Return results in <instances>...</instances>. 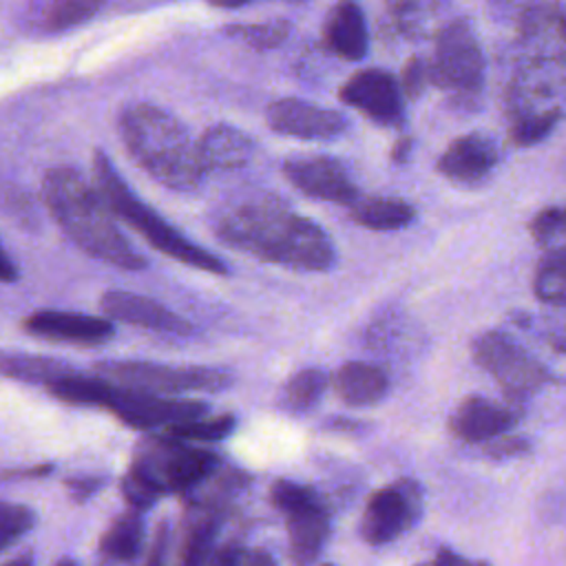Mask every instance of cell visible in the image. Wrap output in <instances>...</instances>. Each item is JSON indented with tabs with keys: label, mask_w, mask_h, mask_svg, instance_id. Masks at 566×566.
<instances>
[{
	"label": "cell",
	"mask_w": 566,
	"mask_h": 566,
	"mask_svg": "<svg viewBox=\"0 0 566 566\" xmlns=\"http://www.w3.org/2000/svg\"><path fill=\"white\" fill-rule=\"evenodd\" d=\"M214 232L226 245L290 270L327 272L336 265L329 234L270 195L226 208L214 221Z\"/></svg>",
	"instance_id": "6da1fadb"
},
{
	"label": "cell",
	"mask_w": 566,
	"mask_h": 566,
	"mask_svg": "<svg viewBox=\"0 0 566 566\" xmlns=\"http://www.w3.org/2000/svg\"><path fill=\"white\" fill-rule=\"evenodd\" d=\"M44 201L57 226L86 254L122 270L146 268V259L117 228L99 190L75 168L57 166L46 172Z\"/></svg>",
	"instance_id": "7a4b0ae2"
},
{
	"label": "cell",
	"mask_w": 566,
	"mask_h": 566,
	"mask_svg": "<svg viewBox=\"0 0 566 566\" xmlns=\"http://www.w3.org/2000/svg\"><path fill=\"white\" fill-rule=\"evenodd\" d=\"M119 135L130 157L166 188L188 192L203 184L197 139L168 111L148 102L130 104L119 115Z\"/></svg>",
	"instance_id": "3957f363"
},
{
	"label": "cell",
	"mask_w": 566,
	"mask_h": 566,
	"mask_svg": "<svg viewBox=\"0 0 566 566\" xmlns=\"http://www.w3.org/2000/svg\"><path fill=\"white\" fill-rule=\"evenodd\" d=\"M221 458L172 436H146L137 442L122 493L130 509L146 511L164 495H186L210 480Z\"/></svg>",
	"instance_id": "277c9868"
},
{
	"label": "cell",
	"mask_w": 566,
	"mask_h": 566,
	"mask_svg": "<svg viewBox=\"0 0 566 566\" xmlns=\"http://www.w3.org/2000/svg\"><path fill=\"white\" fill-rule=\"evenodd\" d=\"M97 190L104 197L106 206L113 214L124 219L133 230H137L155 250L164 252L166 256L188 265L197 268L208 274H226L228 265L214 256L210 250L201 248L199 243L190 241L181 230L170 226L159 212H155L146 201H142L130 186L122 179L108 155L102 150L93 157Z\"/></svg>",
	"instance_id": "5b68a950"
},
{
	"label": "cell",
	"mask_w": 566,
	"mask_h": 566,
	"mask_svg": "<svg viewBox=\"0 0 566 566\" xmlns=\"http://www.w3.org/2000/svg\"><path fill=\"white\" fill-rule=\"evenodd\" d=\"M564 60L517 57L506 86L509 133L517 146L542 142L557 126L564 104Z\"/></svg>",
	"instance_id": "8992f818"
},
{
	"label": "cell",
	"mask_w": 566,
	"mask_h": 566,
	"mask_svg": "<svg viewBox=\"0 0 566 566\" xmlns=\"http://www.w3.org/2000/svg\"><path fill=\"white\" fill-rule=\"evenodd\" d=\"M431 82L438 84L460 108H473L484 88V53L469 20L453 18L436 33L429 60Z\"/></svg>",
	"instance_id": "52a82bcc"
},
{
	"label": "cell",
	"mask_w": 566,
	"mask_h": 566,
	"mask_svg": "<svg viewBox=\"0 0 566 566\" xmlns=\"http://www.w3.org/2000/svg\"><path fill=\"white\" fill-rule=\"evenodd\" d=\"M104 380L155 394L177 398L188 391H223L232 385V376L214 367H177L148 360H104L95 365Z\"/></svg>",
	"instance_id": "ba28073f"
},
{
	"label": "cell",
	"mask_w": 566,
	"mask_h": 566,
	"mask_svg": "<svg viewBox=\"0 0 566 566\" xmlns=\"http://www.w3.org/2000/svg\"><path fill=\"white\" fill-rule=\"evenodd\" d=\"M471 352L473 360L497 380L511 405L524 402L553 380L551 369H546L506 332L489 329L480 334L473 340Z\"/></svg>",
	"instance_id": "9c48e42d"
},
{
	"label": "cell",
	"mask_w": 566,
	"mask_h": 566,
	"mask_svg": "<svg viewBox=\"0 0 566 566\" xmlns=\"http://www.w3.org/2000/svg\"><path fill=\"white\" fill-rule=\"evenodd\" d=\"M422 515V489L411 478L378 489L365 504L360 537L369 546H382L409 531Z\"/></svg>",
	"instance_id": "30bf717a"
},
{
	"label": "cell",
	"mask_w": 566,
	"mask_h": 566,
	"mask_svg": "<svg viewBox=\"0 0 566 566\" xmlns=\"http://www.w3.org/2000/svg\"><path fill=\"white\" fill-rule=\"evenodd\" d=\"M102 407L133 429H155V427L166 429L170 424L201 418L208 413V405L201 400L155 396V394L119 387L113 382H108Z\"/></svg>",
	"instance_id": "8fae6325"
},
{
	"label": "cell",
	"mask_w": 566,
	"mask_h": 566,
	"mask_svg": "<svg viewBox=\"0 0 566 566\" xmlns=\"http://www.w3.org/2000/svg\"><path fill=\"white\" fill-rule=\"evenodd\" d=\"M340 102L356 108L380 126H400L405 119L402 91L398 80L382 69L354 73L338 91Z\"/></svg>",
	"instance_id": "7c38bea8"
},
{
	"label": "cell",
	"mask_w": 566,
	"mask_h": 566,
	"mask_svg": "<svg viewBox=\"0 0 566 566\" xmlns=\"http://www.w3.org/2000/svg\"><path fill=\"white\" fill-rule=\"evenodd\" d=\"M283 175L312 199L340 206H352L358 199V188L345 164L327 155L292 157L283 164Z\"/></svg>",
	"instance_id": "4fadbf2b"
},
{
	"label": "cell",
	"mask_w": 566,
	"mask_h": 566,
	"mask_svg": "<svg viewBox=\"0 0 566 566\" xmlns=\"http://www.w3.org/2000/svg\"><path fill=\"white\" fill-rule=\"evenodd\" d=\"M265 119L279 135L310 142H329L347 130V119L338 111L296 97H281L272 102L265 111Z\"/></svg>",
	"instance_id": "5bb4252c"
},
{
	"label": "cell",
	"mask_w": 566,
	"mask_h": 566,
	"mask_svg": "<svg viewBox=\"0 0 566 566\" xmlns=\"http://www.w3.org/2000/svg\"><path fill=\"white\" fill-rule=\"evenodd\" d=\"M500 161V146L491 135L467 133L453 139L438 159V172L453 184H480Z\"/></svg>",
	"instance_id": "9a60e30c"
},
{
	"label": "cell",
	"mask_w": 566,
	"mask_h": 566,
	"mask_svg": "<svg viewBox=\"0 0 566 566\" xmlns=\"http://www.w3.org/2000/svg\"><path fill=\"white\" fill-rule=\"evenodd\" d=\"M520 418L515 405H502L486 396H467L449 418L451 433L462 442H489L504 436Z\"/></svg>",
	"instance_id": "2e32d148"
},
{
	"label": "cell",
	"mask_w": 566,
	"mask_h": 566,
	"mask_svg": "<svg viewBox=\"0 0 566 566\" xmlns=\"http://www.w3.org/2000/svg\"><path fill=\"white\" fill-rule=\"evenodd\" d=\"M102 310L108 321H122L135 327L166 332V334H192V325L168 310L166 305L157 303L150 296L133 294L126 290H111L102 296Z\"/></svg>",
	"instance_id": "e0dca14e"
},
{
	"label": "cell",
	"mask_w": 566,
	"mask_h": 566,
	"mask_svg": "<svg viewBox=\"0 0 566 566\" xmlns=\"http://www.w3.org/2000/svg\"><path fill=\"white\" fill-rule=\"evenodd\" d=\"M24 329L46 340H62L75 345H99L113 336V323L102 316L40 310L24 321Z\"/></svg>",
	"instance_id": "ac0fdd59"
},
{
	"label": "cell",
	"mask_w": 566,
	"mask_h": 566,
	"mask_svg": "<svg viewBox=\"0 0 566 566\" xmlns=\"http://www.w3.org/2000/svg\"><path fill=\"white\" fill-rule=\"evenodd\" d=\"M287 517V539H290V559L294 566H312L329 535L332 515L321 497L292 511Z\"/></svg>",
	"instance_id": "d6986e66"
},
{
	"label": "cell",
	"mask_w": 566,
	"mask_h": 566,
	"mask_svg": "<svg viewBox=\"0 0 566 566\" xmlns=\"http://www.w3.org/2000/svg\"><path fill=\"white\" fill-rule=\"evenodd\" d=\"M223 517L226 513L221 497L195 502V509L188 515L175 566H208Z\"/></svg>",
	"instance_id": "ffe728a7"
},
{
	"label": "cell",
	"mask_w": 566,
	"mask_h": 566,
	"mask_svg": "<svg viewBox=\"0 0 566 566\" xmlns=\"http://www.w3.org/2000/svg\"><path fill=\"white\" fill-rule=\"evenodd\" d=\"M252 150V139L230 124H214L197 139V153L206 177L210 172H228L245 166Z\"/></svg>",
	"instance_id": "44dd1931"
},
{
	"label": "cell",
	"mask_w": 566,
	"mask_h": 566,
	"mask_svg": "<svg viewBox=\"0 0 566 566\" xmlns=\"http://www.w3.org/2000/svg\"><path fill=\"white\" fill-rule=\"evenodd\" d=\"M325 44L343 60L358 62L367 55L369 31L363 11L354 2L336 4L325 20Z\"/></svg>",
	"instance_id": "7402d4cb"
},
{
	"label": "cell",
	"mask_w": 566,
	"mask_h": 566,
	"mask_svg": "<svg viewBox=\"0 0 566 566\" xmlns=\"http://www.w3.org/2000/svg\"><path fill=\"white\" fill-rule=\"evenodd\" d=\"M334 391L349 407H371L387 396L389 378L378 365L349 360L334 374Z\"/></svg>",
	"instance_id": "603a6c76"
},
{
	"label": "cell",
	"mask_w": 566,
	"mask_h": 566,
	"mask_svg": "<svg viewBox=\"0 0 566 566\" xmlns=\"http://www.w3.org/2000/svg\"><path fill=\"white\" fill-rule=\"evenodd\" d=\"M104 0H27L24 22L42 33L77 27L93 18Z\"/></svg>",
	"instance_id": "cb8c5ba5"
},
{
	"label": "cell",
	"mask_w": 566,
	"mask_h": 566,
	"mask_svg": "<svg viewBox=\"0 0 566 566\" xmlns=\"http://www.w3.org/2000/svg\"><path fill=\"white\" fill-rule=\"evenodd\" d=\"M349 217L354 223L376 230V232H389L400 230L413 223L416 210L409 201L398 197H360L349 206Z\"/></svg>",
	"instance_id": "d4e9b609"
},
{
	"label": "cell",
	"mask_w": 566,
	"mask_h": 566,
	"mask_svg": "<svg viewBox=\"0 0 566 566\" xmlns=\"http://www.w3.org/2000/svg\"><path fill=\"white\" fill-rule=\"evenodd\" d=\"M144 546V515L137 509L119 513L99 539V551L113 562H133L139 557Z\"/></svg>",
	"instance_id": "484cf974"
},
{
	"label": "cell",
	"mask_w": 566,
	"mask_h": 566,
	"mask_svg": "<svg viewBox=\"0 0 566 566\" xmlns=\"http://www.w3.org/2000/svg\"><path fill=\"white\" fill-rule=\"evenodd\" d=\"M394 24L409 38H424L442 29L449 0H387Z\"/></svg>",
	"instance_id": "4316f807"
},
{
	"label": "cell",
	"mask_w": 566,
	"mask_h": 566,
	"mask_svg": "<svg viewBox=\"0 0 566 566\" xmlns=\"http://www.w3.org/2000/svg\"><path fill=\"white\" fill-rule=\"evenodd\" d=\"M327 387V376L323 369L307 367L287 378L279 394V407L292 416L310 413L316 402L323 398Z\"/></svg>",
	"instance_id": "83f0119b"
},
{
	"label": "cell",
	"mask_w": 566,
	"mask_h": 566,
	"mask_svg": "<svg viewBox=\"0 0 566 566\" xmlns=\"http://www.w3.org/2000/svg\"><path fill=\"white\" fill-rule=\"evenodd\" d=\"M0 371L22 382L35 385H51L57 378L73 371L71 365L55 358L31 356V354H0Z\"/></svg>",
	"instance_id": "f1b7e54d"
},
{
	"label": "cell",
	"mask_w": 566,
	"mask_h": 566,
	"mask_svg": "<svg viewBox=\"0 0 566 566\" xmlns=\"http://www.w3.org/2000/svg\"><path fill=\"white\" fill-rule=\"evenodd\" d=\"M535 296L548 305L562 307L566 301V252H546L535 281Z\"/></svg>",
	"instance_id": "f546056e"
},
{
	"label": "cell",
	"mask_w": 566,
	"mask_h": 566,
	"mask_svg": "<svg viewBox=\"0 0 566 566\" xmlns=\"http://www.w3.org/2000/svg\"><path fill=\"white\" fill-rule=\"evenodd\" d=\"M203 418V416H201ZM192 418L166 427V436H172L184 442H219L234 431L237 418L232 413H221L214 418Z\"/></svg>",
	"instance_id": "4dcf8cb0"
},
{
	"label": "cell",
	"mask_w": 566,
	"mask_h": 566,
	"mask_svg": "<svg viewBox=\"0 0 566 566\" xmlns=\"http://www.w3.org/2000/svg\"><path fill=\"white\" fill-rule=\"evenodd\" d=\"M292 31V24L285 20H270V22H254V24H228L226 33L245 42L252 49L268 51L281 46Z\"/></svg>",
	"instance_id": "1f68e13d"
},
{
	"label": "cell",
	"mask_w": 566,
	"mask_h": 566,
	"mask_svg": "<svg viewBox=\"0 0 566 566\" xmlns=\"http://www.w3.org/2000/svg\"><path fill=\"white\" fill-rule=\"evenodd\" d=\"M531 234L544 252H564V243H566L564 210L557 206L544 208L539 214L533 217Z\"/></svg>",
	"instance_id": "d6a6232c"
},
{
	"label": "cell",
	"mask_w": 566,
	"mask_h": 566,
	"mask_svg": "<svg viewBox=\"0 0 566 566\" xmlns=\"http://www.w3.org/2000/svg\"><path fill=\"white\" fill-rule=\"evenodd\" d=\"M35 524V513L24 504L0 500V553L29 533Z\"/></svg>",
	"instance_id": "836d02e7"
},
{
	"label": "cell",
	"mask_w": 566,
	"mask_h": 566,
	"mask_svg": "<svg viewBox=\"0 0 566 566\" xmlns=\"http://www.w3.org/2000/svg\"><path fill=\"white\" fill-rule=\"evenodd\" d=\"M316 497H318V493L312 486H305V484L287 480V478H279L270 486V502L274 504V509H279L285 515L314 502Z\"/></svg>",
	"instance_id": "e575fe53"
},
{
	"label": "cell",
	"mask_w": 566,
	"mask_h": 566,
	"mask_svg": "<svg viewBox=\"0 0 566 566\" xmlns=\"http://www.w3.org/2000/svg\"><path fill=\"white\" fill-rule=\"evenodd\" d=\"M537 4L539 0H486L489 15L500 24L513 27H517Z\"/></svg>",
	"instance_id": "d590c367"
},
{
	"label": "cell",
	"mask_w": 566,
	"mask_h": 566,
	"mask_svg": "<svg viewBox=\"0 0 566 566\" xmlns=\"http://www.w3.org/2000/svg\"><path fill=\"white\" fill-rule=\"evenodd\" d=\"M400 91L407 97H418L429 84H431V69H429V60L422 57H411L405 69H402V77H400Z\"/></svg>",
	"instance_id": "8d00e7d4"
},
{
	"label": "cell",
	"mask_w": 566,
	"mask_h": 566,
	"mask_svg": "<svg viewBox=\"0 0 566 566\" xmlns=\"http://www.w3.org/2000/svg\"><path fill=\"white\" fill-rule=\"evenodd\" d=\"M531 449V440L524 436H497L484 442V453L491 458H513Z\"/></svg>",
	"instance_id": "74e56055"
},
{
	"label": "cell",
	"mask_w": 566,
	"mask_h": 566,
	"mask_svg": "<svg viewBox=\"0 0 566 566\" xmlns=\"http://www.w3.org/2000/svg\"><path fill=\"white\" fill-rule=\"evenodd\" d=\"M106 475H71L64 484L73 502H86L106 484Z\"/></svg>",
	"instance_id": "f35d334b"
},
{
	"label": "cell",
	"mask_w": 566,
	"mask_h": 566,
	"mask_svg": "<svg viewBox=\"0 0 566 566\" xmlns=\"http://www.w3.org/2000/svg\"><path fill=\"white\" fill-rule=\"evenodd\" d=\"M168 546H170V526H168V522H161L155 531V537L148 548L144 566H166Z\"/></svg>",
	"instance_id": "ab89813d"
},
{
	"label": "cell",
	"mask_w": 566,
	"mask_h": 566,
	"mask_svg": "<svg viewBox=\"0 0 566 566\" xmlns=\"http://www.w3.org/2000/svg\"><path fill=\"white\" fill-rule=\"evenodd\" d=\"M243 548L237 542H226L221 548H214L208 566H241Z\"/></svg>",
	"instance_id": "60d3db41"
},
{
	"label": "cell",
	"mask_w": 566,
	"mask_h": 566,
	"mask_svg": "<svg viewBox=\"0 0 566 566\" xmlns=\"http://www.w3.org/2000/svg\"><path fill=\"white\" fill-rule=\"evenodd\" d=\"M427 566H491L489 562L482 559H469L464 555L453 553L451 548H438L433 559Z\"/></svg>",
	"instance_id": "b9f144b4"
},
{
	"label": "cell",
	"mask_w": 566,
	"mask_h": 566,
	"mask_svg": "<svg viewBox=\"0 0 566 566\" xmlns=\"http://www.w3.org/2000/svg\"><path fill=\"white\" fill-rule=\"evenodd\" d=\"M53 464H38V467H29V469H13V471H4L2 480H33V478H44L49 473H53Z\"/></svg>",
	"instance_id": "7bdbcfd3"
},
{
	"label": "cell",
	"mask_w": 566,
	"mask_h": 566,
	"mask_svg": "<svg viewBox=\"0 0 566 566\" xmlns=\"http://www.w3.org/2000/svg\"><path fill=\"white\" fill-rule=\"evenodd\" d=\"M241 566H279L274 555L265 548H250V551H243V557H241Z\"/></svg>",
	"instance_id": "ee69618b"
},
{
	"label": "cell",
	"mask_w": 566,
	"mask_h": 566,
	"mask_svg": "<svg viewBox=\"0 0 566 566\" xmlns=\"http://www.w3.org/2000/svg\"><path fill=\"white\" fill-rule=\"evenodd\" d=\"M409 153H411V139L405 135V137H400V139L394 144L391 159H394L396 164H402V161H407Z\"/></svg>",
	"instance_id": "f6af8a7d"
},
{
	"label": "cell",
	"mask_w": 566,
	"mask_h": 566,
	"mask_svg": "<svg viewBox=\"0 0 566 566\" xmlns=\"http://www.w3.org/2000/svg\"><path fill=\"white\" fill-rule=\"evenodd\" d=\"M15 276H18V270H15V265L11 263V259L7 256V252L0 245V281L7 283V281H13Z\"/></svg>",
	"instance_id": "bcb514c9"
},
{
	"label": "cell",
	"mask_w": 566,
	"mask_h": 566,
	"mask_svg": "<svg viewBox=\"0 0 566 566\" xmlns=\"http://www.w3.org/2000/svg\"><path fill=\"white\" fill-rule=\"evenodd\" d=\"M212 7H219V9H239V7H245V4H252L256 0H208ZM287 2H303V0H287Z\"/></svg>",
	"instance_id": "7dc6e473"
},
{
	"label": "cell",
	"mask_w": 566,
	"mask_h": 566,
	"mask_svg": "<svg viewBox=\"0 0 566 566\" xmlns=\"http://www.w3.org/2000/svg\"><path fill=\"white\" fill-rule=\"evenodd\" d=\"M2 566H33V557L29 553H24V555H20V557L2 564Z\"/></svg>",
	"instance_id": "c3c4849f"
},
{
	"label": "cell",
	"mask_w": 566,
	"mask_h": 566,
	"mask_svg": "<svg viewBox=\"0 0 566 566\" xmlns=\"http://www.w3.org/2000/svg\"><path fill=\"white\" fill-rule=\"evenodd\" d=\"M53 566H77V562L75 559H71V557H62L60 562H55Z\"/></svg>",
	"instance_id": "681fc988"
},
{
	"label": "cell",
	"mask_w": 566,
	"mask_h": 566,
	"mask_svg": "<svg viewBox=\"0 0 566 566\" xmlns=\"http://www.w3.org/2000/svg\"><path fill=\"white\" fill-rule=\"evenodd\" d=\"M318 566H334V564H329V562H327V564H318Z\"/></svg>",
	"instance_id": "f907efd6"
}]
</instances>
